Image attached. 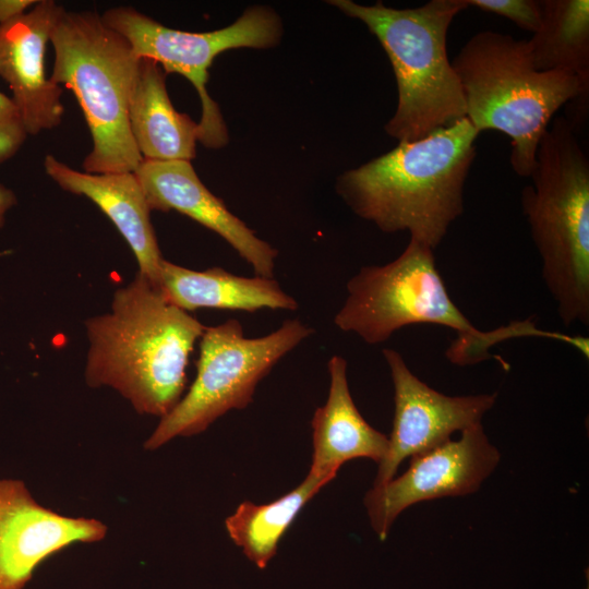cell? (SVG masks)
<instances>
[{"label": "cell", "instance_id": "1", "mask_svg": "<svg viewBox=\"0 0 589 589\" xmlns=\"http://www.w3.org/2000/svg\"><path fill=\"white\" fill-rule=\"evenodd\" d=\"M85 327L86 383L112 387L139 413L160 419L180 401L190 354L206 328L141 273L115 292L110 312Z\"/></svg>", "mask_w": 589, "mask_h": 589}, {"label": "cell", "instance_id": "2", "mask_svg": "<svg viewBox=\"0 0 589 589\" xmlns=\"http://www.w3.org/2000/svg\"><path fill=\"white\" fill-rule=\"evenodd\" d=\"M479 132L467 118L339 176L336 191L385 233L407 231L435 250L464 213V190Z\"/></svg>", "mask_w": 589, "mask_h": 589}, {"label": "cell", "instance_id": "3", "mask_svg": "<svg viewBox=\"0 0 589 589\" xmlns=\"http://www.w3.org/2000/svg\"><path fill=\"white\" fill-rule=\"evenodd\" d=\"M347 298L334 317L345 333L369 345L386 341L412 324H434L456 332L445 356L466 366L492 358L498 342L518 337H543L564 341L560 332L540 329L531 320L514 321L483 332L471 324L454 303L437 269L434 250L410 239L402 253L384 265L363 266L347 283Z\"/></svg>", "mask_w": 589, "mask_h": 589}, {"label": "cell", "instance_id": "4", "mask_svg": "<svg viewBox=\"0 0 589 589\" xmlns=\"http://www.w3.org/2000/svg\"><path fill=\"white\" fill-rule=\"evenodd\" d=\"M466 118L480 133L496 130L512 141L510 165L530 177L539 142L556 111L574 101L584 117L589 84L563 71H539L527 41L494 31L474 34L452 61Z\"/></svg>", "mask_w": 589, "mask_h": 589}, {"label": "cell", "instance_id": "5", "mask_svg": "<svg viewBox=\"0 0 589 589\" xmlns=\"http://www.w3.org/2000/svg\"><path fill=\"white\" fill-rule=\"evenodd\" d=\"M521 208L542 279L565 326L589 325V159L576 129L557 117L542 135Z\"/></svg>", "mask_w": 589, "mask_h": 589}, {"label": "cell", "instance_id": "6", "mask_svg": "<svg viewBox=\"0 0 589 589\" xmlns=\"http://www.w3.org/2000/svg\"><path fill=\"white\" fill-rule=\"evenodd\" d=\"M328 3L361 21L386 52L397 84L396 111L385 124L398 142L422 139L466 118L464 94L447 55V33L465 0H431L412 9L351 0Z\"/></svg>", "mask_w": 589, "mask_h": 589}, {"label": "cell", "instance_id": "7", "mask_svg": "<svg viewBox=\"0 0 589 589\" xmlns=\"http://www.w3.org/2000/svg\"><path fill=\"white\" fill-rule=\"evenodd\" d=\"M50 43L55 59L49 80L73 92L92 136L83 171L133 172L143 161L129 123L140 59L95 11H64Z\"/></svg>", "mask_w": 589, "mask_h": 589}, {"label": "cell", "instance_id": "8", "mask_svg": "<svg viewBox=\"0 0 589 589\" xmlns=\"http://www.w3.org/2000/svg\"><path fill=\"white\" fill-rule=\"evenodd\" d=\"M313 333L299 318L286 320L273 333L256 338L245 337L235 318L206 327L200 338L195 380L160 419L144 448L153 450L177 436L200 434L229 410L244 409L257 384Z\"/></svg>", "mask_w": 589, "mask_h": 589}, {"label": "cell", "instance_id": "9", "mask_svg": "<svg viewBox=\"0 0 589 589\" xmlns=\"http://www.w3.org/2000/svg\"><path fill=\"white\" fill-rule=\"evenodd\" d=\"M101 19L128 40L139 59H151L166 74L178 73L192 83L202 104L199 141L209 148L228 143L226 123L206 88L213 61L230 49L274 48L283 36L279 15L266 5L250 7L232 24L204 33L167 27L132 7L111 8Z\"/></svg>", "mask_w": 589, "mask_h": 589}, {"label": "cell", "instance_id": "10", "mask_svg": "<svg viewBox=\"0 0 589 589\" xmlns=\"http://www.w3.org/2000/svg\"><path fill=\"white\" fill-rule=\"evenodd\" d=\"M410 458L408 469L385 484L371 488L364 506L374 532L385 540L406 508L424 501L465 496L478 491L497 467L501 454L490 442L482 423Z\"/></svg>", "mask_w": 589, "mask_h": 589}, {"label": "cell", "instance_id": "11", "mask_svg": "<svg viewBox=\"0 0 589 589\" xmlns=\"http://www.w3.org/2000/svg\"><path fill=\"white\" fill-rule=\"evenodd\" d=\"M393 386L395 412L388 452L378 464L373 488L395 478L399 465L450 440L455 432L479 424L497 400V393L448 396L417 377L402 356L383 349Z\"/></svg>", "mask_w": 589, "mask_h": 589}, {"label": "cell", "instance_id": "12", "mask_svg": "<svg viewBox=\"0 0 589 589\" xmlns=\"http://www.w3.org/2000/svg\"><path fill=\"white\" fill-rule=\"evenodd\" d=\"M106 533L97 519L44 507L23 481L0 480V589H24L49 556L73 543L98 542Z\"/></svg>", "mask_w": 589, "mask_h": 589}, {"label": "cell", "instance_id": "13", "mask_svg": "<svg viewBox=\"0 0 589 589\" xmlns=\"http://www.w3.org/2000/svg\"><path fill=\"white\" fill-rule=\"evenodd\" d=\"M64 11L52 0H39L0 25V77L12 91L28 135L57 128L62 120L63 88L46 76L45 52Z\"/></svg>", "mask_w": 589, "mask_h": 589}, {"label": "cell", "instance_id": "14", "mask_svg": "<svg viewBox=\"0 0 589 589\" xmlns=\"http://www.w3.org/2000/svg\"><path fill=\"white\" fill-rule=\"evenodd\" d=\"M152 209L177 211L225 239L254 269L273 278L278 251L256 237L200 180L191 161L143 160L133 171Z\"/></svg>", "mask_w": 589, "mask_h": 589}, {"label": "cell", "instance_id": "15", "mask_svg": "<svg viewBox=\"0 0 589 589\" xmlns=\"http://www.w3.org/2000/svg\"><path fill=\"white\" fill-rule=\"evenodd\" d=\"M44 167L62 190L85 196L98 206L128 242L139 273L159 287L164 257L151 221V208L135 175L79 171L50 154L45 156Z\"/></svg>", "mask_w": 589, "mask_h": 589}, {"label": "cell", "instance_id": "16", "mask_svg": "<svg viewBox=\"0 0 589 589\" xmlns=\"http://www.w3.org/2000/svg\"><path fill=\"white\" fill-rule=\"evenodd\" d=\"M327 368L328 396L311 421L313 453L309 472L332 481L346 461L369 458L380 464L388 452V436L371 426L354 405L347 361L333 356Z\"/></svg>", "mask_w": 589, "mask_h": 589}, {"label": "cell", "instance_id": "17", "mask_svg": "<svg viewBox=\"0 0 589 589\" xmlns=\"http://www.w3.org/2000/svg\"><path fill=\"white\" fill-rule=\"evenodd\" d=\"M166 73L151 59H140L129 104L130 130L143 160L171 161L195 157L199 124L173 107Z\"/></svg>", "mask_w": 589, "mask_h": 589}, {"label": "cell", "instance_id": "18", "mask_svg": "<svg viewBox=\"0 0 589 589\" xmlns=\"http://www.w3.org/2000/svg\"><path fill=\"white\" fill-rule=\"evenodd\" d=\"M159 287L169 302L187 312L201 308L245 312L298 309V302L277 280L242 277L220 267L197 272L164 259Z\"/></svg>", "mask_w": 589, "mask_h": 589}, {"label": "cell", "instance_id": "19", "mask_svg": "<svg viewBox=\"0 0 589 589\" xmlns=\"http://www.w3.org/2000/svg\"><path fill=\"white\" fill-rule=\"evenodd\" d=\"M541 8L540 27L526 40L534 68L589 84V1L541 0Z\"/></svg>", "mask_w": 589, "mask_h": 589}, {"label": "cell", "instance_id": "20", "mask_svg": "<svg viewBox=\"0 0 589 589\" xmlns=\"http://www.w3.org/2000/svg\"><path fill=\"white\" fill-rule=\"evenodd\" d=\"M329 482L309 472L297 488L274 502L241 503L225 521L230 539L251 562L264 569L301 509Z\"/></svg>", "mask_w": 589, "mask_h": 589}, {"label": "cell", "instance_id": "21", "mask_svg": "<svg viewBox=\"0 0 589 589\" xmlns=\"http://www.w3.org/2000/svg\"><path fill=\"white\" fill-rule=\"evenodd\" d=\"M468 7L504 16L518 27L531 32L541 24L542 8L539 0H465Z\"/></svg>", "mask_w": 589, "mask_h": 589}, {"label": "cell", "instance_id": "22", "mask_svg": "<svg viewBox=\"0 0 589 589\" xmlns=\"http://www.w3.org/2000/svg\"><path fill=\"white\" fill-rule=\"evenodd\" d=\"M27 135L13 99L0 92V166L21 149Z\"/></svg>", "mask_w": 589, "mask_h": 589}, {"label": "cell", "instance_id": "23", "mask_svg": "<svg viewBox=\"0 0 589 589\" xmlns=\"http://www.w3.org/2000/svg\"><path fill=\"white\" fill-rule=\"evenodd\" d=\"M37 0H0V25L29 10Z\"/></svg>", "mask_w": 589, "mask_h": 589}, {"label": "cell", "instance_id": "24", "mask_svg": "<svg viewBox=\"0 0 589 589\" xmlns=\"http://www.w3.org/2000/svg\"><path fill=\"white\" fill-rule=\"evenodd\" d=\"M16 204L14 192L0 183V228L4 225L7 212Z\"/></svg>", "mask_w": 589, "mask_h": 589}]
</instances>
